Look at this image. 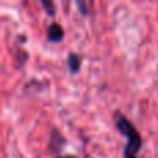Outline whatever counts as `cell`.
<instances>
[{
	"instance_id": "6da1fadb",
	"label": "cell",
	"mask_w": 158,
	"mask_h": 158,
	"mask_svg": "<svg viewBox=\"0 0 158 158\" xmlns=\"http://www.w3.org/2000/svg\"><path fill=\"white\" fill-rule=\"evenodd\" d=\"M115 129L126 139V146L123 147V158H139V151L142 150L143 137L139 129L133 125L131 119L119 110H115L112 114Z\"/></svg>"
},
{
	"instance_id": "7a4b0ae2",
	"label": "cell",
	"mask_w": 158,
	"mask_h": 158,
	"mask_svg": "<svg viewBox=\"0 0 158 158\" xmlns=\"http://www.w3.org/2000/svg\"><path fill=\"white\" fill-rule=\"evenodd\" d=\"M67 139L61 135V132L57 128H52L49 136V143H47V150L50 154H53L54 157L61 156V150L65 146Z\"/></svg>"
},
{
	"instance_id": "3957f363",
	"label": "cell",
	"mask_w": 158,
	"mask_h": 158,
	"mask_svg": "<svg viewBox=\"0 0 158 158\" xmlns=\"http://www.w3.org/2000/svg\"><path fill=\"white\" fill-rule=\"evenodd\" d=\"M64 35H65V33H64V29L58 22H52V24L49 25V28H47V33H46L47 40L53 44L63 42Z\"/></svg>"
},
{
	"instance_id": "277c9868",
	"label": "cell",
	"mask_w": 158,
	"mask_h": 158,
	"mask_svg": "<svg viewBox=\"0 0 158 158\" xmlns=\"http://www.w3.org/2000/svg\"><path fill=\"white\" fill-rule=\"evenodd\" d=\"M67 67H68L69 74H72V75L79 74L81 67H82V57L78 53L69 52L68 56H67Z\"/></svg>"
},
{
	"instance_id": "5b68a950",
	"label": "cell",
	"mask_w": 158,
	"mask_h": 158,
	"mask_svg": "<svg viewBox=\"0 0 158 158\" xmlns=\"http://www.w3.org/2000/svg\"><path fill=\"white\" fill-rule=\"evenodd\" d=\"M40 4L43 7V10L46 11L47 17L54 18L56 14H57V6H56V3L53 0H40Z\"/></svg>"
},
{
	"instance_id": "8992f818",
	"label": "cell",
	"mask_w": 158,
	"mask_h": 158,
	"mask_svg": "<svg viewBox=\"0 0 158 158\" xmlns=\"http://www.w3.org/2000/svg\"><path fill=\"white\" fill-rule=\"evenodd\" d=\"M75 6H77L78 11H79V13H81L83 17H86V15H89V14H90L89 4H87L86 2H83V0H77V2H75Z\"/></svg>"
},
{
	"instance_id": "52a82bcc",
	"label": "cell",
	"mask_w": 158,
	"mask_h": 158,
	"mask_svg": "<svg viewBox=\"0 0 158 158\" xmlns=\"http://www.w3.org/2000/svg\"><path fill=\"white\" fill-rule=\"evenodd\" d=\"M54 158H77L75 156H72V154H61V156H57V157H54Z\"/></svg>"
}]
</instances>
